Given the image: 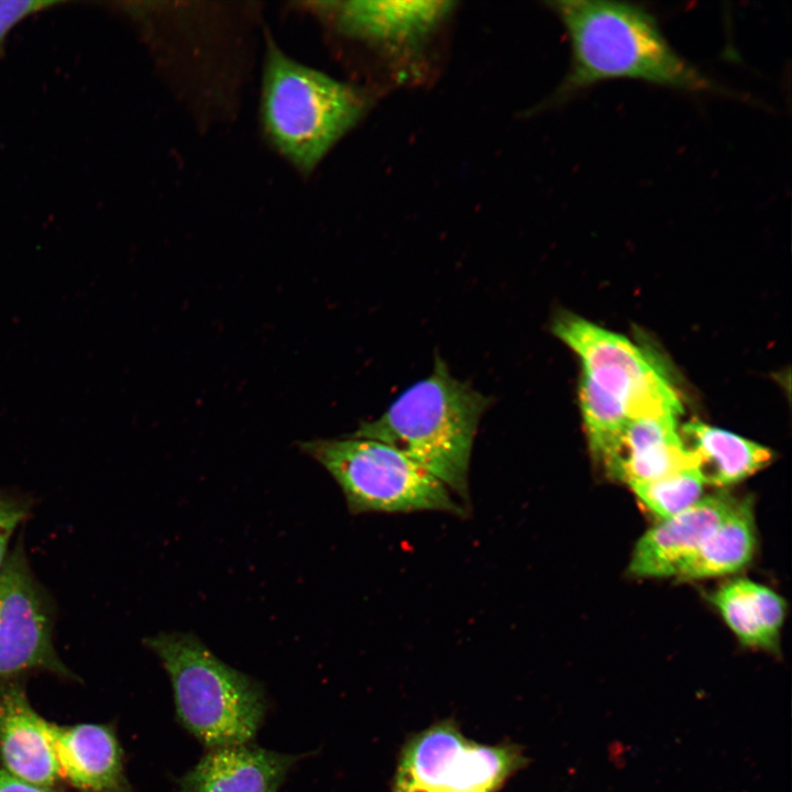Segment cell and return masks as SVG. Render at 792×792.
<instances>
[{"mask_svg":"<svg viewBox=\"0 0 792 792\" xmlns=\"http://www.w3.org/2000/svg\"><path fill=\"white\" fill-rule=\"evenodd\" d=\"M549 6L571 47L570 69L556 99L616 79L693 92L719 90L672 47L657 19L641 6L603 0H560Z\"/></svg>","mask_w":792,"mask_h":792,"instance_id":"obj_1","label":"cell"},{"mask_svg":"<svg viewBox=\"0 0 792 792\" xmlns=\"http://www.w3.org/2000/svg\"><path fill=\"white\" fill-rule=\"evenodd\" d=\"M491 398L457 380L436 358L432 373L413 384L377 419L352 435L384 442L442 481L470 504L469 470L474 438Z\"/></svg>","mask_w":792,"mask_h":792,"instance_id":"obj_2","label":"cell"},{"mask_svg":"<svg viewBox=\"0 0 792 792\" xmlns=\"http://www.w3.org/2000/svg\"><path fill=\"white\" fill-rule=\"evenodd\" d=\"M367 106L361 89L293 59L267 38L262 125L274 150L300 173H311Z\"/></svg>","mask_w":792,"mask_h":792,"instance_id":"obj_3","label":"cell"},{"mask_svg":"<svg viewBox=\"0 0 792 792\" xmlns=\"http://www.w3.org/2000/svg\"><path fill=\"white\" fill-rule=\"evenodd\" d=\"M144 645L169 676L178 722L206 748L254 739L268 706L261 683L224 663L191 632H160Z\"/></svg>","mask_w":792,"mask_h":792,"instance_id":"obj_4","label":"cell"},{"mask_svg":"<svg viewBox=\"0 0 792 792\" xmlns=\"http://www.w3.org/2000/svg\"><path fill=\"white\" fill-rule=\"evenodd\" d=\"M299 447L333 477L353 515L441 512L468 516L469 508L442 481L384 442L351 435L304 441Z\"/></svg>","mask_w":792,"mask_h":792,"instance_id":"obj_5","label":"cell"},{"mask_svg":"<svg viewBox=\"0 0 792 792\" xmlns=\"http://www.w3.org/2000/svg\"><path fill=\"white\" fill-rule=\"evenodd\" d=\"M551 329L580 358L581 376L617 399L630 419L679 418L682 405L675 391L641 348L570 311H559Z\"/></svg>","mask_w":792,"mask_h":792,"instance_id":"obj_6","label":"cell"},{"mask_svg":"<svg viewBox=\"0 0 792 792\" xmlns=\"http://www.w3.org/2000/svg\"><path fill=\"white\" fill-rule=\"evenodd\" d=\"M526 763L518 746L479 744L444 719L405 743L392 792H496Z\"/></svg>","mask_w":792,"mask_h":792,"instance_id":"obj_7","label":"cell"},{"mask_svg":"<svg viewBox=\"0 0 792 792\" xmlns=\"http://www.w3.org/2000/svg\"><path fill=\"white\" fill-rule=\"evenodd\" d=\"M30 669L69 674L53 645V614L22 546L0 570V681Z\"/></svg>","mask_w":792,"mask_h":792,"instance_id":"obj_8","label":"cell"},{"mask_svg":"<svg viewBox=\"0 0 792 792\" xmlns=\"http://www.w3.org/2000/svg\"><path fill=\"white\" fill-rule=\"evenodd\" d=\"M728 494L702 497L688 509L662 519L638 540L628 571L639 578L675 576L732 509Z\"/></svg>","mask_w":792,"mask_h":792,"instance_id":"obj_9","label":"cell"},{"mask_svg":"<svg viewBox=\"0 0 792 792\" xmlns=\"http://www.w3.org/2000/svg\"><path fill=\"white\" fill-rule=\"evenodd\" d=\"M678 426L671 417L630 419L596 458L628 485L694 466Z\"/></svg>","mask_w":792,"mask_h":792,"instance_id":"obj_10","label":"cell"},{"mask_svg":"<svg viewBox=\"0 0 792 792\" xmlns=\"http://www.w3.org/2000/svg\"><path fill=\"white\" fill-rule=\"evenodd\" d=\"M343 34L404 44L428 34L450 12L447 1H336L316 3Z\"/></svg>","mask_w":792,"mask_h":792,"instance_id":"obj_11","label":"cell"},{"mask_svg":"<svg viewBox=\"0 0 792 792\" xmlns=\"http://www.w3.org/2000/svg\"><path fill=\"white\" fill-rule=\"evenodd\" d=\"M301 757L251 744L209 749L178 780L177 792H277Z\"/></svg>","mask_w":792,"mask_h":792,"instance_id":"obj_12","label":"cell"},{"mask_svg":"<svg viewBox=\"0 0 792 792\" xmlns=\"http://www.w3.org/2000/svg\"><path fill=\"white\" fill-rule=\"evenodd\" d=\"M47 730L58 772L74 785L92 792H129L122 750L110 728L47 723Z\"/></svg>","mask_w":792,"mask_h":792,"instance_id":"obj_13","label":"cell"},{"mask_svg":"<svg viewBox=\"0 0 792 792\" xmlns=\"http://www.w3.org/2000/svg\"><path fill=\"white\" fill-rule=\"evenodd\" d=\"M47 723L19 688L0 692V752L6 771L41 789L59 776Z\"/></svg>","mask_w":792,"mask_h":792,"instance_id":"obj_14","label":"cell"},{"mask_svg":"<svg viewBox=\"0 0 792 792\" xmlns=\"http://www.w3.org/2000/svg\"><path fill=\"white\" fill-rule=\"evenodd\" d=\"M679 436L704 484L740 482L773 459L768 448L698 420L684 424Z\"/></svg>","mask_w":792,"mask_h":792,"instance_id":"obj_15","label":"cell"},{"mask_svg":"<svg viewBox=\"0 0 792 792\" xmlns=\"http://www.w3.org/2000/svg\"><path fill=\"white\" fill-rule=\"evenodd\" d=\"M710 600L744 646L778 650L787 607L774 591L747 579H737L723 584Z\"/></svg>","mask_w":792,"mask_h":792,"instance_id":"obj_16","label":"cell"},{"mask_svg":"<svg viewBox=\"0 0 792 792\" xmlns=\"http://www.w3.org/2000/svg\"><path fill=\"white\" fill-rule=\"evenodd\" d=\"M755 549L752 501L748 497L736 499L728 514L675 576L690 581L734 573L750 562Z\"/></svg>","mask_w":792,"mask_h":792,"instance_id":"obj_17","label":"cell"},{"mask_svg":"<svg viewBox=\"0 0 792 792\" xmlns=\"http://www.w3.org/2000/svg\"><path fill=\"white\" fill-rule=\"evenodd\" d=\"M704 482L694 466L656 480L630 484L638 499L661 520L670 518L702 498Z\"/></svg>","mask_w":792,"mask_h":792,"instance_id":"obj_18","label":"cell"},{"mask_svg":"<svg viewBox=\"0 0 792 792\" xmlns=\"http://www.w3.org/2000/svg\"><path fill=\"white\" fill-rule=\"evenodd\" d=\"M61 1H43V0H0V51L9 33L29 16L58 6Z\"/></svg>","mask_w":792,"mask_h":792,"instance_id":"obj_19","label":"cell"},{"mask_svg":"<svg viewBox=\"0 0 792 792\" xmlns=\"http://www.w3.org/2000/svg\"><path fill=\"white\" fill-rule=\"evenodd\" d=\"M28 512L29 505L24 499L0 492V570L8 556L9 541Z\"/></svg>","mask_w":792,"mask_h":792,"instance_id":"obj_20","label":"cell"},{"mask_svg":"<svg viewBox=\"0 0 792 792\" xmlns=\"http://www.w3.org/2000/svg\"><path fill=\"white\" fill-rule=\"evenodd\" d=\"M0 792H46L44 789L25 783L6 770L0 769Z\"/></svg>","mask_w":792,"mask_h":792,"instance_id":"obj_21","label":"cell"}]
</instances>
